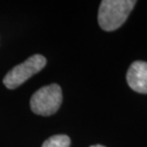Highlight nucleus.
Segmentation results:
<instances>
[{
  "mask_svg": "<svg viewBox=\"0 0 147 147\" xmlns=\"http://www.w3.org/2000/svg\"><path fill=\"white\" fill-rule=\"evenodd\" d=\"M134 0H104L98 12V22L102 30L111 32L119 29L135 7Z\"/></svg>",
  "mask_w": 147,
  "mask_h": 147,
  "instance_id": "f257e3e1",
  "label": "nucleus"
},
{
  "mask_svg": "<svg viewBox=\"0 0 147 147\" xmlns=\"http://www.w3.org/2000/svg\"><path fill=\"white\" fill-rule=\"evenodd\" d=\"M63 96L58 84H51L37 90L30 98V108L33 113L40 116H51L60 108Z\"/></svg>",
  "mask_w": 147,
  "mask_h": 147,
  "instance_id": "f03ea898",
  "label": "nucleus"
},
{
  "mask_svg": "<svg viewBox=\"0 0 147 147\" xmlns=\"http://www.w3.org/2000/svg\"><path fill=\"white\" fill-rule=\"evenodd\" d=\"M46 63L47 59L42 55H33L7 73L3 83L8 89L17 88L33 75L41 71L46 66Z\"/></svg>",
  "mask_w": 147,
  "mask_h": 147,
  "instance_id": "7ed1b4c3",
  "label": "nucleus"
},
{
  "mask_svg": "<svg viewBox=\"0 0 147 147\" xmlns=\"http://www.w3.org/2000/svg\"><path fill=\"white\" fill-rule=\"evenodd\" d=\"M126 81L130 88L135 92L147 94V62H133L127 71Z\"/></svg>",
  "mask_w": 147,
  "mask_h": 147,
  "instance_id": "20e7f679",
  "label": "nucleus"
},
{
  "mask_svg": "<svg viewBox=\"0 0 147 147\" xmlns=\"http://www.w3.org/2000/svg\"><path fill=\"white\" fill-rule=\"evenodd\" d=\"M70 139L67 135H55L45 140L42 147H69Z\"/></svg>",
  "mask_w": 147,
  "mask_h": 147,
  "instance_id": "39448f33",
  "label": "nucleus"
},
{
  "mask_svg": "<svg viewBox=\"0 0 147 147\" xmlns=\"http://www.w3.org/2000/svg\"><path fill=\"white\" fill-rule=\"evenodd\" d=\"M90 147H105V146L101 145V144H96V145H92V146H90Z\"/></svg>",
  "mask_w": 147,
  "mask_h": 147,
  "instance_id": "423d86ee",
  "label": "nucleus"
}]
</instances>
